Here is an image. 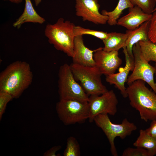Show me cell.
Masks as SVG:
<instances>
[{"instance_id":"4","label":"cell","mask_w":156,"mask_h":156,"mask_svg":"<svg viewBox=\"0 0 156 156\" xmlns=\"http://www.w3.org/2000/svg\"><path fill=\"white\" fill-rule=\"evenodd\" d=\"M70 66L76 80L80 82L88 96L100 95L108 90L102 82V74L96 66H85L73 63Z\"/></svg>"},{"instance_id":"5","label":"cell","mask_w":156,"mask_h":156,"mask_svg":"<svg viewBox=\"0 0 156 156\" xmlns=\"http://www.w3.org/2000/svg\"><path fill=\"white\" fill-rule=\"evenodd\" d=\"M94 122L106 135L110 145L111 153L113 156H118L114 142L115 138L119 137L122 139H125L137 129L135 125L130 122L127 118L123 119L120 124L113 123L107 114L97 115L94 118Z\"/></svg>"},{"instance_id":"17","label":"cell","mask_w":156,"mask_h":156,"mask_svg":"<svg viewBox=\"0 0 156 156\" xmlns=\"http://www.w3.org/2000/svg\"><path fill=\"white\" fill-rule=\"evenodd\" d=\"M128 37L127 33H122L113 32L109 33L108 37L102 40L104 44L103 49L106 51H118L121 48L126 46Z\"/></svg>"},{"instance_id":"30","label":"cell","mask_w":156,"mask_h":156,"mask_svg":"<svg viewBox=\"0 0 156 156\" xmlns=\"http://www.w3.org/2000/svg\"><path fill=\"white\" fill-rule=\"evenodd\" d=\"M35 3V5L37 6L41 3L42 0H34Z\"/></svg>"},{"instance_id":"8","label":"cell","mask_w":156,"mask_h":156,"mask_svg":"<svg viewBox=\"0 0 156 156\" xmlns=\"http://www.w3.org/2000/svg\"><path fill=\"white\" fill-rule=\"evenodd\" d=\"M134 66L132 73L128 77V85L137 80H142L147 83L156 94V84L154 81L155 72L154 66L150 64L143 57L139 42L135 44L132 48Z\"/></svg>"},{"instance_id":"23","label":"cell","mask_w":156,"mask_h":156,"mask_svg":"<svg viewBox=\"0 0 156 156\" xmlns=\"http://www.w3.org/2000/svg\"><path fill=\"white\" fill-rule=\"evenodd\" d=\"M132 4L140 8L145 13L151 14L156 5L155 0H129Z\"/></svg>"},{"instance_id":"6","label":"cell","mask_w":156,"mask_h":156,"mask_svg":"<svg viewBox=\"0 0 156 156\" xmlns=\"http://www.w3.org/2000/svg\"><path fill=\"white\" fill-rule=\"evenodd\" d=\"M56 110L59 118L66 125L82 123L89 118L88 102L61 99L56 104Z\"/></svg>"},{"instance_id":"2","label":"cell","mask_w":156,"mask_h":156,"mask_svg":"<svg viewBox=\"0 0 156 156\" xmlns=\"http://www.w3.org/2000/svg\"><path fill=\"white\" fill-rule=\"evenodd\" d=\"M144 82L140 80L134 81L128 85L126 92L131 105L138 111L141 118L147 122L156 120V94Z\"/></svg>"},{"instance_id":"21","label":"cell","mask_w":156,"mask_h":156,"mask_svg":"<svg viewBox=\"0 0 156 156\" xmlns=\"http://www.w3.org/2000/svg\"><path fill=\"white\" fill-rule=\"evenodd\" d=\"M63 155L64 156H80L81 155L79 144L76 138L73 136L69 137L66 147Z\"/></svg>"},{"instance_id":"18","label":"cell","mask_w":156,"mask_h":156,"mask_svg":"<svg viewBox=\"0 0 156 156\" xmlns=\"http://www.w3.org/2000/svg\"><path fill=\"white\" fill-rule=\"evenodd\" d=\"M139 133L133 146L146 149L150 156L156 155V138L148 134L145 130L140 129Z\"/></svg>"},{"instance_id":"3","label":"cell","mask_w":156,"mask_h":156,"mask_svg":"<svg viewBox=\"0 0 156 156\" xmlns=\"http://www.w3.org/2000/svg\"><path fill=\"white\" fill-rule=\"evenodd\" d=\"M75 26L73 23L60 18L55 23L47 24L44 30L45 35L49 43L57 50L72 58L74 56Z\"/></svg>"},{"instance_id":"20","label":"cell","mask_w":156,"mask_h":156,"mask_svg":"<svg viewBox=\"0 0 156 156\" xmlns=\"http://www.w3.org/2000/svg\"><path fill=\"white\" fill-rule=\"evenodd\" d=\"M142 55L148 62L152 61L156 63V44L149 40L139 42Z\"/></svg>"},{"instance_id":"26","label":"cell","mask_w":156,"mask_h":156,"mask_svg":"<svg viewBox=\"0 0 156 156\" xmlns=\"http://www.w3.org/2000/svg\"><path fill=\"white\" fill-rule=\"evenodd\" d=\"M10 94L5 92H0V120H1L8 103L12 99Z\"/></svg>"},{"instance_id":"10","label":"cell","mask_w":156,"mask_h":156,"mask_svg":"<svg viewBox=\"0 0 156 156\" xmlns=\"http://www.w3.org/2000/svg\"><path fill=\"white\" fill-rule=\"evenodd\" d=\"M75 14L83 21H88L96 25H104L108 20L107 16L99 11L100 5L98 0H75Z\"/></svg>"},{"instance_id":"12","label":"cell","mask_w":156,"mask_h":156,"mask_svg":"<svg viewBox=\"0 0 156 156\" xmlns=\"http://www.w3.org/2000/svg\"><path fill=\"white\" fill-rule=\"evenodd\" d=\"M123 52L125 60V65L124 68L119 69V72L106 76V81L110 84H114L120 91L124 98L127 97V88L125 86L128 74L130 71H132L134 66V57L130 56L127 51L126 46L123 47Z\"/></svg>"},{"instance_id":"25","label":"cell","mask_w":156,"mask_h":156,"mask_svg":"<svg viewBox=\"0 0 156 156\" xmlns=\"http://www.w3.org/2000/svg\"><path fill=\"white\" fill-rule=\"evenodd\" d=\"M122 156H150L148 151L144 148L128 147L123 151Z\"/></svg>"},{"instance_id":"14","label":"cell","mask_w":156,"mask_h":156,"mask_svg":"<svg viewBox=\"0 0 156 156\" xmlns=\"http://www.w3.org/2000/svg\"><path fill=\"white\" fill-rule=\"evenodd\" d=\"M97 50H91L85 46L83 35L75 36L74 45V56L72 58L73 63L85 66H95L93 54Z\"/></svg>"},{"instance_id":"29","label":"cell","mask_w":156,"mask_h":156,"mask_svg":"<svg viewBox=\"0 0 156 156\" xmlns=\"http://www.w3.org/2000/svg\"><path fill=\"white\" fill-rule=\"evenodd\" d=\"M4 1H9L12 3L16 4L21 3L23 1V0H3Z\"/></svg>"},{"instance_id":"1","label":"cell","mask_w":156,"mask_h":156,"mask_svg":"<svg viewBox=\"0 0 156 156\" xmlns=\"http://www.w3.org/2000/svg\"><path fill=\"white\" fill-rule=\"evenodd\" d=\"M33 74L29 64L17 61L8 65L0 74V92L18 98L31 84Z\"/></svg>"},{"instance_id":"27","label":"cell","mask_w":156,"mask_h":156,"mask_svg":"<svg viewBox=\"0 0 156 156\" xmlns=\"http://www.w3.org/2000/svg\"><path fill=\"white\" fill-rule=\"evenodd\" d=\"M145 130L148 134L156 138V120L152 121L149 127Z\"/></svg>"},{"instance_id":"24","label":"cell","mask_w":156,"mask_h":156,"mask_svg":"<svg viewBox=\"0 0 156 156\" xmlns=\"http://www.w3.org/2000/svg\"><path fill=\"white\" fill-rule=\"evenodd\" d=\"M148 36L150 41L156 44V10L153 12L149 20Z\"/></svg>"},{"instance_id":"28","label":"cell","mask_w":156,"mask_h":156,"mask_svg":"<svg viewBox=\"0 0 156 156\" xmlns=\"http://www.w3.org/2000/svg\"><path fill=\"white\" fill-rule=\"evenodd\" d=\"M62 148L60 145L54 146L47 151L44 154L45 156H56V152Z\"/></svg>"},{"instance_id":"31","label":"cell","mask_w":156,"mask_h":156,"mask_svg":"<svg viewBox=\"0 0 156 156\" xmlns=\"http://www.w3.org/2000/svg\"><path fill=\"white\" fill-rule=\"evenodd\" d=\"M154 67L155 68V80H156V63H155V66H154Z\"/></svg>"},{"instance_id":"11","label":"cell","mask_w":156,"mask_h":156,"mask_svg":"<svg viewBox=\"0 0 156 156\" xmlns=\"http://www.w3.org/2000/svg\"><path fill=\"white\" fill-rule=\"evenodd\" d=\"M93 58L95 66L106 76L115 73L122 63L118 51H106L101 47L94 53Z\"/></svg>"},{"instance_id":"19","label":"cell","mask_w":156,"mask_h":156,"mask_svg":"<svg viewBox=\"0 0 156 156\" xmlns=\"http://www.w3.org/2000/svg\"><path fill=\"white\" fill-rule=\"evenodd\" d=\"M133 6L129 0H119L117 6L113 11L108 12L103 10L101 13L108 16L107 23L109 25H117V21L123 11L127 8Z\"/></svg>"},{"instance_id":"32","label":"cell","mask_w":156,"mask_h":156,"mask_svg":"<svg viewBox=\"0 0 156 156\" xmlns=\"http://www.w3.org/2000/svg\"><path fill=\"white\" fill-rule=\"evenodd\" d=\"M155 1H156V0H155ZM156 3L155 6V8H154V10L153 12H154V11H156Z\"/></svg>"},{"instance_id":"13","label":"cell","mask_w":156,"mask_h":156,"mask_svg":"<svg viewBox=\"0 0 156 156\" xmlns=\"http://www.w3.org/2000/svg\"><path fill=\"white\" fill-rule=\"evenodd\" d=\"M152 16V14L145 13L138 6H134L129 8L128 14L118 20L117 25L128 30H133L144 22L149 21Z\"/></svg>"},{"instance_id":"15","label":"cell","mask_w":156,"mask_h":156,"mask_svg":"<svg viewBox=\"0 0 156 156\" xmlns=\"http://www.w3.org/2000/svg\"><path fill=\"white\" fill-rule=\"evenodd\" d=\"M149 22V21L144 22L134 30H127L126 31L128 34L126 44L127 51L129 55L133 57L132 48L133 45L140 41L149 40L148 36Z\"/></svg>"},{"instance_id":"16","label":"cell","mask_w":156,"mask_h":156,"mask_svg":"<svg viewBox=\"0 0 156 156\" xmlns=\"http://www.w3.org/2000/svg\"><path fill=\"white\" fill-rule=\"evenodd\" d=\"M24 9L22 14L13 24L14 27L19 29L23 23L31 22L42 24L46 21L34 9L31 0H25Z\"/></svg>"},{"instance_id":"22","label":"cell","mask_w":156,"mask_h":156,"mask_svg":"<svg viewBox=\"0 0 156 156\" xmlns=\"http://www.w3.org/2000/svg\"><path fill=\"white\" fill-rule=\"evenodd\" d=\"M74 33L75 36L88 34L95 36L102 40L106 38L109 35V33L107 32L90 29L75 25L74 28Z\"/></svg>"},{"instance_id":"9","label":"cell","mask_w":156,"mask_h":156,"mask_svg":"<svg viewBox=\"0 0 156 156\" xmlns=\"http://www.w3.org/2000/svg\"><path fill=\"white\" fill-rule=\"evenodd\" d=\"M89 122H94V118L100 114H109L114 116L117 112L118 99L112 90L100 95H91L89 96Z\"/></svg>"},{"instance_id":"7","label":"cell","mask_w":156,"mask_h":156,"mask_svg":"<svg viewBox=\"0 0 156 156\" xmlns=\"http://www.w3.org/2000/svg\"><path fill=\"white\" fill-rule=\"evenodd\" d=\"M58 77L60 100L72 99L88 102L89 96L76 80L70 65L65 63L60 67Z\"/></svg>"}]
</instances>
